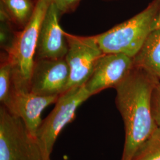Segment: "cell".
Masks as SVG:
<instances>
[{
	"mask_svg": "<svg viewBox=\"0 0 160 160\" xmlns=\"http://www.w3.org/2000/svg\"><path fill=\"white\" fill-rule=\"evenodd\" d=\"M160 7L153 0L143 11L101 34L95 36L104 53H122L135 57L152 31Z\"/></svg>",
	"mask_w": 160,
	"mask_h": 160,
	"instance_id": "3",
	"label": "cell"
},
{
	"mask_svg": "<svg viewBox=\"0 0 160 160\" xmlns=\"http://www.w3.org/2000/svg\"><path fill=\"white\" fill-rule=\"evenodd\" d=\"M32 0H1V16L11 20L23 28L28 23L34 12Z\"/></svg>",
	"mask_w": 160,
	"mask_h": 160,
	"instance_id": "12",
	"label": "cell"
},
{
	"mask_svg": "<svg viewBox=\"0 0 160 160\" xmlns=\"http://www.w3.org/2000/svg\"><path fill=\"white\" fill-rule=\"evenodd\" d=\"M159 1H160L159 10H158V12L155 17L154 21L152 24V31L154 30H157V29H160V0H159Z\"/></svg>",
	"mask_w": 160,
	"mask_h": 160,
	"instance_id": "17",
	"label": "cell"
},
{
	"mask_svg": "<svg viewBox=\"0 0 160 160\" xmlns=\"http://www.w3.org/2000/svg\"><path fill=\"white\" fill-rule=\"evenodd\" d=\"M85 84L70 88L61 94L54 109L42 121L36 141L43 160H49L54 144L63 128L75 118L80 106L91 97Z\"/></svg>",
	"mask_w": 160,
	"mask_h": 160,
	"instance_id": "4",
	"label": "cell"
},
{
	"mask_svg": "<svg viewBox=\"0 0 160 160\" xmlns=\"http://www.w3.org/2000/svg\"><path fill=\"white\" fill-rule=\"evenodd\" d=\"M49 160H51V159H49Z\"/></svg>",
	"mask_w": 160,
	"mask_h": 160,
	"instance_id": "18",
	"label": "cell"
},
{
	"mask_svg": "<svg viewBox=\"0 0 160 160\" xmlns=\"http://www.w3.org/2000/svg\"><path fill=\"white\" fill-rule=\"evenodd\" d=\"M133 64L160 81V29L151 31L133 58Z\"/></svg>",
	"mask_w": 160,
	"mask_h": 160,
	"instance_id": "11",
	"label": "cell"
},
{
	"mask_svg": "<svg viewBox=\"0 0 160 160\" xmlns=\"http://www.w3.org/2000/svg\"><path fill=\"white\" fill-rule=\"evenodd\" d=\"M134 67L133 58L122 53H104L98 60L85 86L91 96L115 88Z\"/></svg>",
	"mask_w": 160,
	"mask_h": 160,
	"instance_id": "8",
	"label": "cell"
},
{
	"mask_svg": "<svg viewBox=\"0 0 160 160\" xmlns=\"http://www.w3.org/2000/svg\"><path fill=\"white\" fill-rule=\"evenodd\" d=\"M81 0H52L61 14L73 12Z\"/></svg>",
	"mask_w": 160,
	"mask_h": 160,
	"instance_id": "16",
	"label": "cell"
},
{
	"mask_svg": "<svg viewBox=\"0 0 160 160\" xmlns=\"http://www.w3.org/2000/svg\"><path fill=\"white\" fill-rule=\"evenodd\" d=\"M70 69L65 58L36 59L30 82V91L44 96H59L66 92Z\"/></svg>",
	"mask_w": 160,
	"mask_h": 160,
	"instance_id": "7",
	"label": "cell"
},
{
	"mask_svg": "<svg viewBox=\"0 0 160 160\" xmlns=\"http://www.w3.org/2000/svg\"><path fill=\"white\" fill-rule=\"evenodd\" d=\"M0 160H43L36 139L23 121L2 105L0 108Z\"/></svg>",
	"mask_w": 160,
	"mask_h": 160,
	"instance_id": "5",
	"label": "cell"
},
{
	"mask_svg": "<svg viewBox=\"0 0 160 160\" xmlns=\"http://www.w3.org/2000/svg\"><path fill=\"white\" fill-rule=\"evenodd\" d=\"M58 98V96H44L30 91L12 90L10 100L4 106L12 114L21 119L29 135L36 139L43 121V111L49 105L56 103Z\"/></svg>",
	"mask_w": 160,
	"mask_h": 160,
	"instance_id": "9",
	"label": "cell"
},
{
	"mask_svg": "<svg viewBox=\"0 0 160 160\" xmlns=\"http://www.w3.org/2000/svg\"><path fill=\"white\" fill-rule=\"evenodd\" d=\"M61 13L53 2L41 24L36 51V59H58L65 58L68 42L65 32L59 24Z\"/></svg>",
	"mask_w": 160,
	"mask_h": 160,
	"instance_id": "10",
	"label": "cell"
},
{
	"mask_svg": "<svg viewBox=\"0 0 160 160\" xmlns=\"http://www.w3.org/2000/svg\"><path fill=\"white\" fill-rule=\"evenodd\" d=\"M159 81L143 69L134 67L114 88L116 104L125 132L121 160H132L138 149L158 127L152 114V97Z\"/></svg>",
	"mask_w": 160,
	"mask_h": 160,
	"instance_id": "1",
	"label": "cell"
},
{
	"mask_svg": "<svg viewBox=\"0 0 160 160\" xmlns=\"http://www.w3.org/2000/svg\"><path fill=\"white\" fill-rule=\"evenodd\" d=\"M68 52L65 59L70 69L67 90L84 85L91 77L100 58L104 54L95 36H80L65 32Z\"/></svg>",
	"mask_w": 160,
	"mask_h": 160,
	"instance_id": "6",
	"label": "cell"
},
{
	"mask_svg": "<svg viewBox=\"0 0 160 160\" xmlns=\"http://www.w3.org/2000/svg\"><path fill=\"white\" fill-rule=\"evenodd\" d=\"M132 160H160V128L138 149Z\"/></svg>",
	"mask_w": 160,
	"mask_h": 160,
	"instance_id": "13",
	"label": "cell"
},
{
	"mask_svg": "<svg viewBox=\"0 0 160 160\" xmlns=\"http://www.w3.org/2000/svg\"><path fill=\"white\" fill-rule=\"evenodd\" d=\"M152 110L155 122L160 128V81L157 84L152 93Z\"/></svg>",
	"mask_w": 160,
	"mask_h": 160,
	"instance_id": "15",
	"label": "cell"
},
{
	"mask_svg": "<svg viewBox=\"0 0 160 160\" xmlns=\"http://www.w3.org/2000/svg\"><path fill=\"white\" fill-rule=\"evenodd\" d=\"M52 2V0H36L30 21L17 33L8 50L7 59L12 66L14 90L30 91L39 29Z\"/></svg>",
	"mask_w": 160,
	"mask_h": 160,
	"instance_id": "2",
	"label": "cell"
},
{
	"mask_svg": "<svg viewBox=\"0 0 160 160\" xmlns=\"http://www.w3.org/2000/svg\"><path fill=\"white\" fill-rule=\"evenodd\" d=\"M12 89V70L10 62L7 59L1 63L0 67V101L6 106L10 98Z\"/></svg>",
	"mask_w": 160,
	"mask_h": 160,
	"instance_id": "14",
	"label": "cell"
}]
</instances>
